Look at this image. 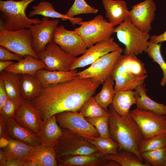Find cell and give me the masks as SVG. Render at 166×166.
<instances>
[{
	"label": "cell",
	"instance_id": "46",
	"mask_svg": "<svg viewBox=\"0 0 166 166\" xmlns=\"http://www.w3.org/2000/svg\"><path fill=\"white\" fill-rule=\"evenodd\" d=\"M13 61H0V72L1 73L4 71L8 67L14 63Z\"/></svg>",
	"mask_w": 166,
	"mask_h": 166
},
{
	"label": "cell",
	"instance_id": "47",
	"mask_svg": "<svg viewBox=\"0 0 166 166\" xmlns=\"http://www.w3.org/2000/svg\"><path fill=\"white\" fill-rule=\"evenodd\" d=\"M9 143V140L4 137H0V148H3L7 146Z\"/></svg>",
	"mask_w": 166,
	"mask_h": 166
},
{
	"label": "cell",
	"instance_id": "18",
	"mask_svg": "<svg viewBox=\"0 0 166 166\" xmlns=\"http://www.w3.org/2000/svg\"><path fill=\"white\" fill-rule=\"evenodd\" d=\"M5 126L6 134L9 137L31 146H41L39 134L20 125L13 118L6 121Z\"/></svg>",
	"mask_w": 166,
	"mask_h": 166
},
{
	"label": "cell",
	"instance_id": "31",
	"mask_svg": "<svg viewBox=\"0 0 166 166\" xmlns=\"http://www.w3.org/2000/svg\"><path fill=\"white\" fill-rule=\"evenodd\" d=\"M114 85V79L110 76L104 82L101 91L94 96L97 103L105 109L112 103L116 93Z\"/></svg>",
	"mask_w": 166,
	"mask_h": 166
},
{
	"label": "cell",
	"instance_id": "43",
	"mask_svg": "<svg viewBox=\"0 0 166 166\" xmlns=\"http://www.w3.org/2000/svg\"><path fill=\"white\" fill-rule=\"evenodd\" d=\"M150 40L156 43L166 42V30L164 33L161 34L152 36L150 37Z\"/></svg>",
	"mask_w": 166,
	"mask_h": 166
},
{
	"label": "cell",
	"instance_id": "1",
	"mask_svg": "<svg viewBox=\"0 0 166 166\" xmlns=\"http://www.w3.org/2000/svg\"><path fill=\"white\" fill-rule=\"evenodd\" d=\"M100 84L78 76L72 80L45 87L30 102L40 112L42 120L64 111H78Z\"/></svg>",
	"mask_w": 166,
	"mask_h": 166
},
{
	"label": "cell",
	"instance_id": "42",
	"mask_svg": "<svg viewBox=\"0 0 166 166\" xmlns=\"http://www.w3.org/2000/svg\"><path fill=\"white\" fill-rule=\"evenodd\" d=\"M8 98L3 80L0 77V109L6 103Z\"/></svg>",
	"mask_w": 166,
	"mask_h": 166
},
{
	"label": "cell",
	"instance_id": "26",
	"mask_svg": "<svg viewBox=\"0 0 166 166\" xmlns=\"http://www.w3.org/2000/svg\"><path fill=\"white\" fill-rule=\"evenodd\" d=\"M32 10L29 13L28 16L32 17L36 15H41L43 17L52 18H60L62 20H69L74 26L76 24L80 25L83 21L81 17H70L56 11L52 4L44 1L39 3L37 5L32 7Z\"/></svg>",
	"mask_w": 166,
	"mask_h": 166
},
{
	"label": "cell",
	"instance_id": "22",
	"mask_svg": "<svg viewBox=\"0 0 166 166\" xmlns=\"http://www.w3.org/2000/svg\"><path fill=\"white\" fill-rule=\"evenodd\" d=\"M109 22L114 26L123 22L128 17L129 10L123 0H102Z\"/></svg>",
	"mask_w": 166,
	"mask_h": 166
},
{
	"label": "cell",
	"instance_id": "38",
	"mask_svg": "<svg viewBox=\"0 0 166 166\" xmlns=\"http://www.w3.org/2000/svg\"><path fill=\"white\" fill-rule=\"evenodd\" d=\"M98 11V9L89 5L85 0H75L65 14L70 17H74L81 14H96Z\"/></svg>",
	"mask_w": 166,
	"mask_h": 166
},
{
	"label": "cell",
	"instance_id": "30",
	"mask_svg": "<svg viewBox=\"0 0 166 166\" xmlns=\"http://www.w3.org/2000/svg\"><path fill=\"white\" fill-rule=\"evenodd\" d=\"M104 156L109 160L117 161L121 166H151L146 163H144L143 160L136 154L130 151L120 150L116 154L109 155Z\"/></svg>",
	"mask_w": 166,
	"mask_h": 166
},
{
	"label": "cell",
	"instance_id": "14",
	"mask_svg": "<svg viewBox=\"0 0 166 166\" xmlns=\"http://www.w3.org/2000/svg\"><path fill=\"white\" fill-rule=\"evenodd\" d=\"M156 10L153 0H145L133 5L129 10L128 18L135 26L144 32L149 34L152 29Z\"/></svg>",
	"mask_w": 166,
	"mask_h": 166
},
{
	"label": "cell",
	"instance_id": "33",
	"mask_svg": "<svg viewBox=\"0 0 166 166\" xmlns=\"http://www.w3.org/2000/svg\"><path fill=\"white\" fill-rule=\"evenodd\" d=\"M28 160L34 161L41 166H58L54 147L44 146L35 152Z\"/></svg>",
	"mask_w": 166,
	"mask_h": 166
},
{
	"label": "cell",
	"instance_id": "25",
	"mask_svg": "<svg viewBox=\"0 0 166 166\" xmlns=\"http://www.w3.org/2000/svg\"><path fill=\"white\" fill-rule=\"evenodd\" d=\"M78 72L76 69L63 71L42 69L38 70L36 75L45 88L72 80L77 77Z\"/></svg>",
	"mask_w": 166,
	"mask_h": 166
},
{
	"label": "cell",
	"instance_id": "12",
	"mask_svg": "<svg viewBox=\"0 0 166 166\" xmlns=\"http://www.w3.org/2000/svg\"><path fill=\"white\" fill-rule=\"evenodd\" d=\"M38 59L42 61L46 69L50 71H68L77 57L68 55L53 42L48 44L45 49L37 53Z\"/></svg>",
	"mask_w": 166,
	"mask_h": 166
},
{
	"label": "cell",
	"instance_id": "39",
	"mask_svg": "<svg viewBox=\"0 0 166 166\" xmlns=\"http://www.w3.org/2000/svg\"><path fill=\"white\" fill-rule=\"evenodd\" d=\"M109 116L85 118L95 128L100 136L108 138L110 137L109 125Z\"/></svg>",
	"mask_w": 166,
	"mask_h": 166
},
{
	"label": "cell",
	"instance_id": "21",
	"mask_svg": "<svg viewBox=\"0 0 166 166\" xmlns=\"http://www.w3.org/2000/svg\"><path fill=\"white\" fill-rule=\"evenodd\" d=\"M62 133L61 128L57 124L55 115L43 120L39 134L41 145L54 147L58 142Z\"/></svg>",
	"mask_w": 166,
	"mask_h": 166
},
{
	"label": "cell",
	"instance_id": "13",
	"mask_svg": "<svg viewBox=\"0 0 166 166\" xmlns=\"http://www.w3.org/2000/svg\"><path fill=\"white\" fill-rule=\"evenodd\" d=\"M53 42L65 53L75 57L83 54L87 49L83 39L75 30H67L63 25L58 26L56 29Z\"/></svg>",
	"mask_w": 166,
	"mask_h": 166
},
{
	"label": "cell",
	"instance_id": "32",
	"mask_svg": "<svg viewBox=\"0 0 166 166\" xmlns=\"http://www.w3.org/2000/svg\"><path fill=\"white\" fill-rule=\"evenodd\" d=\"M85 118H94L109 116V109H105L97 101L93 96L89 97L78 111Z\"/></svg>",
	"mask_w": 166,
	"mask_h": 166
},
{
	"label": "cell",
	"instance_id": "35",
	"mask_svg": "<svg viewBox=\"0 0 166 166\" xmlns=\"http://www.w3.org/2000/svg\"><path fill=\"white\" fill-rule=\"evenodd\" d=\"M89 141L104 156L116 154L119 150L118 144L110 137L105 138L99 136Z\"/></svg>",
	"mask_w": 166,
	"mask_h": 166
},
{
	"label": "cell",
	"instance_id": "34",
	"mask_svg": "<svg viewBox=\"0 0 166 166\" xmlns=\"http://www.w3.org/2000/svg\"><path fill=\"white\" fill-rule=\"evenodd\" d=\"M161 43H156L150 40L148 42L145 52L154 62L159 65L162 69L163 76L160 82V84L164 87L166 84V62L161 53Z\"/></svg>",
	"mask_w": 166,
	"mask_h": 166
},
{
	"label": "cell",
	"instance_id": "15",
	"mask_svg": "<svg viewBox=\"0 0 166 166\" xmlns=\"http://www.w3.org/2000/svg\"><path fill=\"white\" fill-rule=\"evenodd\" d=\"M59 22L58 19L49 20V18L43 17L40 23L30 27L33 38V47L37 54L53 42L54 33Z\"/></svg>",
	"mask_w": 166,
	"mask_h": 166
},
{
	"label": "cell",
	"instance_id": "20",
	"mask_svg": "<svg viewBox=\"0 0 166 166\" xmlns=\"http://www.w3.org/2000/svg\"><path fill=\"white\" fill-rule=\"evenodd\" d=\"M9 140L8 145L2 149L4 152L7 160L23 161L28 160L36 151L44 146H34L22 141L6 137Z\"/></svg>",
	"mask_w": 166,
	"mask_h": 166
},
{
	"label": "cell",
	"instance_id": "10",
	"mask_svg": "<svg viewBox=\"0 0 166 166\" xmlns=\"http://www.w3.org/2000/svg\"><path fill=\"white\" fill-rule=\"evenodd\" d=\"M55 115L61 128L67 129L89 140L100 136L95 128L78 111H64Z\"/></svg>",
	"mask_w": 166,
	"mask_h": 166
},
{
	"label": "cell",
	"instance_id": "49",
	"mask_svg": "<svg viewBox=\"0 0 166 166\" xmlns=\"http://www.w3.org/2000/svg\"><path fill=\"white\" fill-rule=\"evenodd\" d=\"M23 166H41V165L34 161L27 160L23 161Z\"/></svg>",
	"mask_w": 166,
	"mask_h": 166
},
{
	"label": "cell",
	"instance_id": "3",
	"mask_svg": "<svg viewBox=\"0 0 166 166\" xmlns=\"http://www.w3.org/2000/svg\"><path fill=\"white\" fill-rule=\"evenodd\" d=\"M144 63L133 54L121 55L111 76L115 82V93L134 90L144 83L148 75Z\"/></svg>",
	"mask_w": 166,
	"mask_h": 166
},
{
	"label": "cell",
	"instance_id": "23",
	"mask_svg": "<svg viewBox=\"0 0 166 166\" xmlns=\"http://www.w3.org/2000/svg\"><path fill=\"white\" fill-rule=\"evenodd\" d=\"M46 68L45 64L41 60L26 55L22 60L8 67L4 71L15 74L34 75L38 70Z\"/></svg>",
	"mask_w": 166,
	"mask_h": 166
},
{
	"label": "cell",
	"instance_id": "41",
	"mask_svg": "<svg viewBox=\"0 0 166 166\" xmlns=\"http://www.w3.org/2000/svg\"><path fill=\"white\" fill-rule=\"evenodd\" d=\"M24 57L11 52L0 45V61H19Z\"/></svg>",
	"mask_w": 166,
	"mask_h": 166
},
{
	"label": "cell",
	"instance_id": "6",
	"mask_svg": "<svg viewBox=\"0 0 166 166\" xmlns=\"http://www.w3.org/2000/svg\"><path fill=\"white\" fill-rule=\"evenodd\" d=\"M61 128L62 134L54 146L57 159L65 156L101 154L89 140L67 129Z\"/></svg>",
	"mask_w": 166,
	"mask_h": 166
},
{
	"label": "cell",
	"instance_id": "27",
	"mask_svg": "<svg viewBox=\"0 0 166 166\" xmlns=\"http://www.w3.org/2000/svg\"><path fill=\"white\" fill-rule=\"evenodd\" d=\"M19 75L22 97L30 101L40 94L44 87L36 75Z\"/></svg>",
	"mask_w": 166,
	"mask_h": 166
},
{
	"label": "cell",
	"instance_id": "48",
	"mask_svg": "<svg viewBox=\"0 0 166 166\" xmlns=\"http://www.w3.org/2000/svg\"><path fill=\"white\" fill-rule=\"evenodd\" d=\"M7 160L4 152L2 150H0V166H4Z\"/></svg>",
	"mask_w": 166,
	"mask_h": 166
},
{
	"label": "cell",
	"instance_id": "9",
	"mask_svg": "<svg viewBox=\"0 0 166 166\" xmlns=\"http://www.w3.org/2000/svg\"><path fill=\"white\" fill-rule=\"evenodd\" d=\"M123 49H118L105 54L90 65V66L80 72L77 75L81 78H89L94 81L103 84L111 76L122 53Z\"/></svg>",
	"mask_w": 166,
	"mask_h": 166
},
{
	"label": "cell",
	"instance_id": "2",
	"mask_svg": "<svg viewBox=\"0 0 166 166\" xmlns=\"http://www.w3.org/2000/svg\"><path fill=\"white\" fill-rule=\"evenodd\" d=\"M109 125L110 137L119 146V150L132 152L142 159L139 148L144 138L137 124L129 113L121 116L114 109L112 104L109 106Z\"/></svg>",
	"mask_w": 166,
	"mask_h": 166
},
{
	"label": "cell",
	"instance_id": "4",
	"mask_svg": "<svg viewBox=\"0 0 166 166\" xmlns=\"http://www.w3.org/2000/svg\"><path fill=\"white\" fill-rule=\"evenodd\" d=\"M34 0H0V32L29 28L40 23L38 18H30L26 13L28 5Z\"/></svg>",
	"mask_w": 166,
	"mask_h": 166
},
{
	"label": "cell",
	"instance_id": "16",
	"mask_svg": "<svg viewBox=\"0 0 166 166\" xmlns=\"http://www.w3.org/2000/svg\"><path fill=\"white\" fill-rule=\"evenodd\" d=\"M119 44L113 37L97 43L87 48L81 56L77 57L73 63L70 70L83 67L90 65L104 55L119 49Z\"/></svg>",
	"mask_w": 166,
	"mask_h": 166
},
{
	"label": "cell",
	"instance_id": "7",
	"mask_svg": "<svg viewBox=\"0 0 166 166\" xmlns=\"http://www.w3.org/2000/svg\"><path fill=\"white\" fill-rule=\"evenodd\" d=\"M80 26L74 30L81 37L87 48L110 38L115 27L101 14L90 20L83 21Z\"/></svg>",
	"mask_w": 166,
	"mask_h": 166
},
{
	"label": "cell",
	"instance_id": "5",
	"mask_svg": "<svg viewBox=\"0 0 166 166\" xmlns=\"http://www.w3.org/2000/svg\"><path fill=\"white\" fill-rule=\"evenodd\" d=\"M114 33L119 41L125 46L124 54L136 55L146 52L150 38L149 34L145 33L126 18L115 27Z\"/></svg>",
	"mask_w": 166,
	"mask_h": 166
},
{
	"label": "cell",
	"instance_id": "29",
	"mask_svg": "<svg viewBox=\"0 0 166 166\" xmlns=\"http://www.w3.org/2000/svg\"><path fill=\"white\" fill-rule=\"evenodd\" d=\"M8 97L21 104L23 101L21 91L20 75L3 71L0 73Z\"/></svg>",
	"mask_w": 166,
	"mask_h": 166
},
{
	"label": "cell",
	"instance_id": "28",
	"mask_svg": "<svg viewBox=\"0 0 166 166\" xmlns=\"http://www.w3.org/2000/svg\"><path fill=\"white\" fill-rule=\"evenodd\" d=\"M136 103L135 90H128L116 92L111 104L118 114L124 116L129 113L131 107Z\"/></svg>",
	"mask_w": 166,
	"mask_h": 166
},
{
	"label": "cell",
	"instance_id": "36",
	"mask_svg": "<svg viewBox=\"0 0 166 166\" xmlns=\"http://www.w3.org/2000/svg\"><path fill=\"white\" fill-rule=\"evenodd\" d=\"M142 159L151 166H166V147L140 154Z\"/></svg>",
	"mask_w": 166,
	"mask_h": 166
},
{
	"label": "cell",
	"instance_id": "44",
	"mask_svg": "<svg viewBox=\"0 0 166 166\" xmlns=\"http://www.w3.org/2000/svg\"><path fill=\"white\" fill-rule=\"evenodd\" d=\"M23 161L15 160H7L4 166H23Z\"/></svg>",
	"mask_w": 166,
	"mask_h": 166
},
{
	"label": "cell",
	"instance_id": "50",
	"mask_svg": "<svg viewBox=\"0 0 166 166\" xmlns=\"http://www.w3.org/2000/svg\"><path fill=\"white\" fill-rule=\"evenodd\" d=\"M105 166H121V165L119 163L115 160H110L105 164Z\"/></svg>",
	"mask_w": 166,
	"mask_h": 166
},
{
	"label": "cell",
	"instance_id": "40",
	"mask_svg": "<svg viewBox=\"0 0 166 166\" xmlns=\"http://www.w3.org/2000/svg\"><path fill=\"white\" fill-rule=\"evenodd\" d=\"M21 104L8 98L3 106L0 109V117L6 121L13 118Z\"/></svg>",
	"mask_w": 166,
	"mask_h": 166
},
{
	"label": "cell",
	"instance_id": "37",
	"mask_svg": "<svg viewBox=\"0 0 166 166\" xmlns=\"http://www.w3.org/2000/svg\"><path fill=\"white\" fill-rule=\"evenodd\" d=\"M166 147V132L161 133L148 139H144L139 148L140 154Z\"/></svg>",
	"mask_w": 166,
	"mask_h": 166
},
{
	"label": "cell",
	"instance_id": "17",
	"mask_svg": "<svg viewBox=\"0 0 166 166\" xmlns=\"http://www.w3.org/2000/svg\"><path fill=\"white\" fill-rule=\"evenodd\" d=\"M13 118L20 125L39 134L43 120L40 112L30 101L23 99Z\"/></svg>",
	"mask_w": 166,
	"mask_h": 166
},
{
	"label": "cell",
	"instance_id": "45",
	"mask_svg": "<svg viewBox=\"0 0 166 166\" xmlns=\"http://www.w3.org/2000/svg\"><path fill=\"white\" fill-rule=\"evenodd\" d=\"M6 121L0 117V137L7 136L6 133L5 126Z\"/></svg>",
	"mask_w": 166,
	"mask_h": 166
},
{
	"label": "cell",
	"instance_id": "8",
	"mask_svg": "<svg viewBox=\"0 0 166 166\" xmlns=\"http://www.w3.org/2000/svg\"><path fill=\"white\" fill-rule=\"evenodd\" d=\"M33 42L30 28L0 32V45L23 57L30 55L38 59L33 47Z\"/></svg>",
	"mask_w": 166,
	"mask_h": 166
},
{
	"label": "cell",
	"instance_id": "24",
	"mask_svg": "<svg viewBox=\"0 0 166 166\" xmlns=\"http://www.w3.org/2000/svg\"><path fill=\"white\" fill-rule=\"evenodd\" d=\"M134 90L137 108L166 117V105L156 102L149 97L146 94L147 90L144 83L139 85Z\"/></svg>",
	"mask_w": 166,
	"mask_h": 166
},
{
	"label": "cell",
	"instance_id": "19",
	"mask_svg": "<svg viewBox=\"0 0 166 166\" xmlns=\"http://www.w3.org/2000/svg\"><path fill=\"white\" fill-rule=\"evenodd\" d=\"M59 166H105L109 160L100 153L68 155L57 159Z\"/></svg>",
	"mask_w": 166,
	"mask_h": 166
},
{
	"label": "cell",
	"instance_id": "11",
	"mask_svg": "<svg viewBox=\"0 0 166 166\" xmlns=\"http://www.w3.org/2000/svg\"><path fill=\"white\" fill-rule=\"evenodd\" d=\"M130 114L139 127L144 139L166 132V117L137 108Z\"/></svg>",
	"mask_w": 166,
	"mask_h": 166
}]
</instances>
